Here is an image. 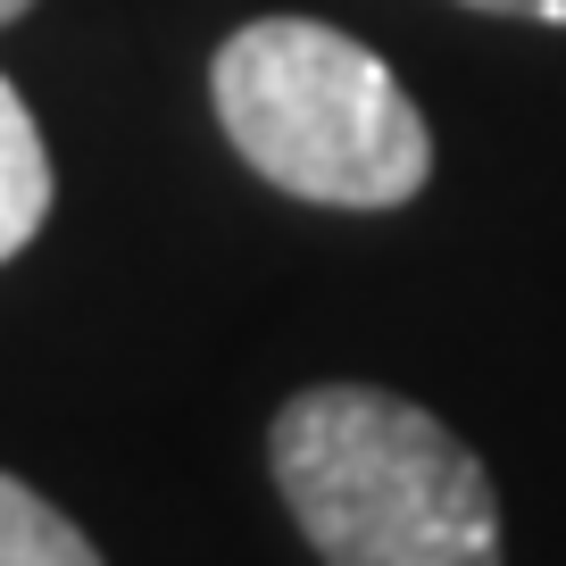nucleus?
Instances as JSON below:
<instances>
[{"label":"nucleus","instance_id":"obj_1","mask_svg":"<svg viewBox=\"0 0 566 566\" xmlns=\"http://www.w3.org/2000/svg\"><path fill=\"white\" fill-rule=\"evenodd\" d=\"M266 467L325 566H500V492L433 408L308 384L266 424Z\"/></svg>","mask_w":566,"mask_h":566},{"label":"nucleus","instance_id":"obj_2","mask_svg":"<svg viewBox=\"0 0 566 566\" xmlns=\"http://www.w3.org/2000/svg\"><path fill=\"white\" fill-rule=\"evenodd\" d=\"M209 101L242 167L317 209H400L433 176L408 84L325 18H259L217 51Z\"/></svg>","mask_w":566,"mask_h":566},{"label":"nucleus","instance_id":"obj_3","mask_svg":"<svg viewBox=\"0 0 566 566\" xmlns=\"http://www.w3.org/2000/svg\"><path fill=\"white\" fill-rule=\"evenodd\" d=\"M51 217V150H42L34 108L0 75V259H18Z\"/></svg>","mask_w":566,"mask_h":566},{"label":"nucleus","instance_id":"obj_4","mask_svg":"<svg viewBox=\"0 0 566 566\" xmlns=\"http://www.w3.org/2000/svg\"><path fill=\"white\" fill-rule=\"evenodd\" d=\"M0 566H108L101 549L84 542L75 516H59L34 483L0 475Z\"/></svg>","mask_w":566,"mask_h":566},{"label":"nucleus","instance_id":"obj_5","mask_svg":"<svg viewBox=\"0 0 566 566\" xmlns=\"http://www.w3.org/2000/svg\"><path fill=\"white\" fill-rule=\"evenodd\" d=\"M459 9H483V18H533V25H566V0H459Z\"/></svg>","mask_w":566,"mask_h":566},{"label":"nucleus","instance_id":"obj_6","mask_svg":"<svg viewBox=\"0 0 566 566\" xmlns=\"http://www.w3.org/2000/svg\"><path fill=\"white\" fill-rule=\"evenodd\" d=\"M25 9H34V0H0V25H18V18H25Z\"/></svg>","mask_w":566,"mask_h":566}]
</instances>
